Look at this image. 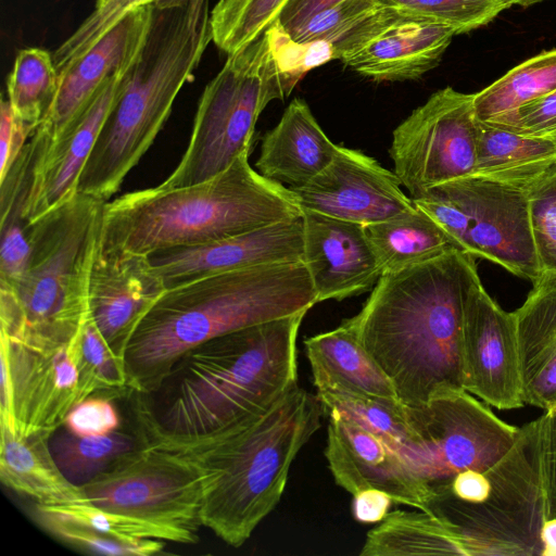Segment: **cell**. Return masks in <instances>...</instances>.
I'll return each mask as SVG.
<instances>
[{"mask_svg":"<svg viewBox=\"0 0 556 556\" xmlns=\"http://www.w3.org/2000/svg\"><path fill=\"white\" fill-rule=\"evenodd\" d=\"M455 31L433 23H405L344 56L341 61L376 81L418 79L435 67Z\"/></svg>","mask_w":556,"mask_h":556,"instance_id":"cell-25","label":"cell"},{"mask_svg":"<svg viewBox=\"0 0 556 556\" xmlns=\"http://www.w3.org/2000/svg\"><path fill=\"white\" fill-rule=\"evenodd\" d=\"M306 311L232 331L188 350L150 394L136 393V431L195 440L256 416L298 384Z\"/></svg>","mask_w":556,"mask_h":556,"instance_id":"cell-2","label":"cell"},{"mask_svg":"<svg viewBox=\"0 0 556 556\" xmlns=\"http://www.w3.org/2000/svg\"><path fill=\"white\" fill-rule=\"evenodd\" d=\"M303 263L317 301H341L371 291L383 275L365 225L302 210Z\"/></svg>","mask_w":556,"mask_h":556,"instance_id":"cell-22","label":"cell"},{"mask_svg":"<svg viewBox=\"0 0 556 556\" xmlns=\"http://www.w3.org/2000/svg\"><path fill=\"white\" fill-rule=\"evenodd\" d=\"M296 85L282 72L265 30L227 55L205 86L188 147L164 189L195 185L227 169L250 152L255 124L273 100H283Z\"/></svg>","mask_w":556,"mask_h":556,"instance_id":"cell-9","label":"cell"},{"mask_svg":"<svg viewBox=\"0 0 556 556\" xmlns=\"http://www.w3.org/2000/svg\"><path fill=\"white\" fill-rule=\"evenodd\" d=\"M35 131L17 117L10 101L0 103V180H2Z\"/></svg>","mask_w":556,"mask_h":556,"instance_id":"cell-44","label":"cell"},{"mask_svg":"<svg viewBox=\"0 0 556 556\" xmlns=\"http://www.w3.org/2000/svg\"><path fill=\"white\" fill-rule=\"evenodd\" d=\"M132 67L113 77L58 138L51 139L38 129L30 137L34 164L25 208L30 225L77 194L83 168Z\"/></svg>","mask_w":556,"mask_h":556,"instance_id":"cell-17","label":"cell"},{"mask_svg":"<svg viewBox=\"0 0 556 556\" xmlns=\"http://www.w3.org/2000/svg\"><path fill=\"white\" fill-rule=\"evenodd\" d=\"M527 191L542 274H556V164L535 178Z\"/></svg>","mask_w":556,"mask_h":556,"instance_id":"cell-41","label":"cell"},{"mask_svg":"<svg viewBox=\"0 0 556 556\" xmlns=\"http://www.w3.org/2000/svg\"><path fill=\"white\" fill-rule=\"evenodd\" d=\"M317 303L303 262L219 273L166 289L128 342L127 388L150 394L188 350L232 331L308 312Z\"/></svg>","mask_w":556,"mask_h":556,"instance_id":"cell-4","label":"cell"},{"mask_svg":"<svg viewBox=\"0 0 556 556\" xmlns=\"http://www.w3.org/2000/svg\"><path fill=\"white\" fill-rule=\"evenodd\" d=\"M546 413L545 490L548 519L556 517V414Z\"/></svg>","mask_w":556,"mask_h":556,"instance_id":"cell-48","label":"cell"},{"mask_svg":"<svg viewBox=\"0 0 556 556\" xmlns=\"http://www.w3.org/2000/svg\"><path fill=\"white\" fill-rule=\"evenodd\" d=\"M165 290L148 255L98 250L89 279V314L124 363L132 333Z\"/></svg>","mask_w":556,"mask_h":556,"instance_id":"cell-21","label":"cell"},{"mask_svg":"<svg viewBox=\"0 0 556 556\" xmlns=\"http://www.w3.org/2000/svg\"><path fill=\"white\" fill-rule=\"evenodd\" d=\"M394 172L362 151L338 144L332 161L292 192L302 210L368 225L414 207Z\"/></svg>","mask_w":556,"mask_h":556,"instance_id":"cell-16","label":"cell"},{"mask_svg":"<svg viewBox=\"0 0 556 556\" xmlns=\"http://www.w3.org/2000/svg\"><path fill=\"white\" fill-rule=\"evenodd\" d=\"M532 283L513 315L523 401L545 412L556 402V274L543 273Z\"/></svg>","mask_w":556,"mask_h":556,"instance_id":"cell-24","label":"cell"},{"mask_svg":"<svg viewBox=\"0 0 556 556\" xmlns=\"http://www.w3.org/2000/svg\"><path fill=\"white\" fill-rule=\"evenodd\" d=\"M329 417L325 456L336 483L354 495L378 489L396 504L427 509L433 497L420 468L379 437L338 412Z\"/></svg>","mask_w":556,"mask_h":556,"instance_id":"cell-15","label":"cell"},{"mask_svg":"<svg viewBox=\"0 0 556 556\" xmlns=\"http://www.w3.org/2000/svg\"><path fill=\"white\" fill-rule=\"evenodd\" d=\"M485 123L528 137L556 140V89Z\"/></svg>","mask_w":556,"mask_h":556,"instance_id":"cell-42","label":"cell"},{"mask_svg":"<svg viewBox=\"0 0 556 556\" xmlns=\"http://www.w3.org/2000/svg\"><path fill=\"white\" fill-rule=\"evenodd\" d=\"M81 489L97 506L181 531L199 542L202 478L180 453L141 442Z\"/></svg>","mask_w":556,"mask_h":556,"instance_id":"cell-10","label":"cell"},{"mask_svg":"<svg viewBox=\"0 0 556 556\" xmlns=\"http://www.w3.org/2000/svg\"><path fill=\"white\" fill-rule=\"evenodd\" d=\"M106 1H109V0H97L96 5L103 4V3H105Z\"/></svg>","mask_w":556,"mask_h":556,"instance_id":"cell-52","label":"cell"},{"mask_svg":"<svg viewBox=\"0 0 556 556\" xmlns=\"http://www.w3.org/2000/svg\"><path fill=\"white\" fill-rule=\"evenodd\" d=\"M546 427V412L520 427L510 450L495 464L491 490L478 502L433 498L427 509L437 555L541 556L547 519Z\"/></svg>","mask_w":556,"mask_h":556,"instance_id":"cell-8","label":"cell"},{"mask_svg":"<svg viewBox=\"0 0 556 556\" xmlns=\"http://www.w3.org/2000/svg\"><path fill=\"white\" fill-rule=\"evenodd\" d=\"M304 348L317 392L345 391L399 399L392 381L343 323L306 338Z\"/></svg>","mask_w":556,"mask_h":556,"instance_id":"cell-26","label":"cell"},{"mask_svg":"<svg viewBox=\"0 0 556 556\" xmlns=\"http://www.w3.org/2000/svg\"><path fill=\"white\" fill-rule=\"evenodd\" d=\"M420 23L386 0H344L318 12L290 33L298 42L326 40L342 60L388 29Z\"/></svg>","mask_w":556,"mask_h":556,"instance_id":"cell-28","label":"cell"},{"mask_svg":"<svg viewBox=\"0 0 556 556\" xmlns=\"http://www.w3.org/2000/svg\"><path fill=\"white\" fill-rule=\"evenodd\" d=\"M420 23L451 27L456 35L489 24L509 9L505 0H386Z\"/></svg>","mask_w":556,"mask_h":556,"instance_id":"cell-38","label":"cell"},{"mask_svg":"<svg viewBox=\"0 0 556 556\" xmlns=\"http://www.w3.org/2000/svg\"><path fill=\"white\" fill-rule=\"evenodd\" d=\"M8 350L14 386L16 433H53L84 400L79 372V332L67 344L35 350L0 336Z\"/></svg>","mask_w":556,"mask_h":556,"instance_id":"cell-19","label":"cell"},{"mask_svg":"<svg viewBox=\"0 0 556 556\" xmlns=\"http://www.w3.org/2000/svg\"><path fill=\"white\" fill-rule=\"evenodd\" d=\"M508 7L511 5H521V7H529L538 2H542L544 0H505Z\"/></svg>","mask_w":556,"mask_h":556,"instance_id":"cell-50","label":"cell"},{"mask_svg":"<svg viewBox=\"0 0 556 556\" xmlns=\"http://www.w3.org/2000/svg\"><path fill=\"white\" fill-rule=\"evenodd\" d=\"M79 372L84 400L97 392L127 388L125 363L102 337L90 314L79 331Z\"/></svg>","mask_w":556,"mask_h":556,"instance_id":"cell-39","label":"cell"},{"mask_svg":"<svg viewBox=\"0 0 556 556\" xmlns=\"http://www.w3.org/2000/svg\"><path fill=\"white\" fill-rule=\"evenodd\" d=\"M210 2L153 4L141 53L99 132L77 193L108 202L152 146L212 41Z\"/></svg>","mask_w":556,"mask_h":556,"instance_id":"cell-6","label":"cell"},{"mask_svg":"<svg viewBox=\"0 0 556 556\" xmlns=\"http://www.w3.org/2000/svg\"><path fill=\"white\" fill-rule=\"evenodd\" d=\"M405 406L430 459L434 495L458 472L495 464L510 450L520 429L465 390Z\"/></svg>","mask_w":556,"mask_h":556,"instance_id":"cell-12","label":"cell"},{"mask_svg":"<svg viewBox=\"0 0 556 556\" xmlns=\"http://www.w3.org/2000/svg\"><path fill=\"white\" fill-rule=\"evenodd\" d=\"M545 412H551V413L556 414V402L552 405V407L548 410H545Z\"/></svg>","mask_w":556,"mask_h":556,"instance_id":"cell-51","label":"cell"},{"mask_svg":"<svg viewBox=\"0 0 556 556\" xmlns=\"http://www.w3.org/2000/svg\"><path fill=\"white\" fill-rule=\"evenodd\" d=\"M43 506L72 522L123 540L156 539L181 544L197 543L192 536L181 531L109 510L89 501Z\"/></svg>","mask_w":556,"mask_h":556,"instance_id":"cell-36","label":"cell"},{"mask_svg":"<svg viewBox=\"0 0 556 556\" xmlns=\"http://www.w3.org/2000/svg\"><path fill=\"white\" fill-rule=\"evenodd\" d=\"M106 201L77 193L31 225L24 273L0 280V336L35 350L71 342L88 314V289Z\"/></svg>","mask_w":556,"mask_h":556,"instance_id":"cell-7","label":"cell"},{"mask_svg":"<svg viewBox=\"0 0 556 556\" xmlns=\"http://www.w3.org/2000/svg\"><path fill=\"white\" fill-rule=\"evenodd\" d=\"M365 231L383 274L459 250L447 232L415 204L397 216L365 225Z\"/></svg>","mask_w":556,"mask_h":556,"instance_id":"cell-31","label":"cell"},{"mask_svg":"<svg viewBox=\"0 0 556 556\" xmlns=\"http://www.w3.org/2000/svg\"><path fill=\"white\" fill-rule=\"evenodd\" d=\"M249 154L205 181L156 186L106 202L99 250L150 255L302 216L292 190L253 169Z\"/></svg>","mask_w":556,"mask_h":556,"instance_id":"cell-5","label":"cell"},{"mask_svg":"<svg viewBox=\"0 0 556 556\" xmlns=\"http://www.w3.org/2000/svg\"><path fill=\"white\" fill-rule=\"evenodd\" d=\"M303 217L195 245L177 247L149 256L166 289L242 268L303 262Z\"/></svg>","mask_w":556,"mask_h":556,"instance_id":"cell-18","label":"cell"},{"mask_svg":"<svg viewBox=\"0 0 556 556\" xmlns=\"http://www.w3.org/2000/svg\"><path fill=\"white\" fill-rule=\"evenodd\" d=\"M478 280L476 257L454 249L384 273L362 309L342 321L392 381L403 404L417 406L465 390V306Z\"/></svg>","mask_w":556,"mask_h":556,"instance_id":"cell-1","label":"cell"},{"mask_svg":"<svg viewBox=\"0 0 556 556\" xmlns=\"http://www.w3.org/2000/svg\"><path fill=\"white\" fill-rule=\"evenodd\" d=\"M344 0H288L281 9L277 22L292 33L314 14L332 8Z\"/></svg>","mask_w":556,"mask_h":556,"instance_id":"cell-46","label":"cell"},{"mask_svg":"<svg viewBox=\"0 0 556 556\" xmlns=\"http://www.w3.org/2000/svg\"><path fill=\"white\" fill-rule=\"evenodd\" d=\"M478 126L473 93L452 87L432 93L397 125L389 154L412 199L475 174Z\"/></svg>","mask_w":556,"mask_h":556,"instance_id":"cell-11","label":"cell"},{"mask_svg":"<svg viewBox=\"0 0 556 556\" xmlns=\"http://www.w3.org/2000/svg\"><path fill=\"white\" fill-rule=\"evenodd\" d=\"M59 85L53 56L41 48L20 50L7 78L8 100L34 131L47 114Z\"/></svg>","mask_w":556,"mask_h":556,"instance_id":"cell-34","label":"cell"},{"mask_svg":"<svg viewBox=\"0 0 556 556\" xmlns=\"http://www.w3.org/2000/svg\"><path fill=\"white\" fill-rule=\"evenodd\" d=\"M324 415L317 393L296 384L265 412L219 433L195 440L139 438L194 464L202 478L203 527L239 547L278 505L294 458Z\"/></svg>","mask_w":556,"mask_h":556,"instance_id":"cell-3","label":"cell"},{"mask_svg":"<svg viewBox=\"0 0 556 556\" xmlns=\"http://www.w3.org/2000/svg\"><path fill=\"white\" fill-rule=\"evenodd\" d=\"M337 147L307 103L294 98L278 124L263 137L255 166L265 178L298 189L332 161Z\"/></svg>","mask_w":556,"mask_h":556,"instance_id":"cell-23","label":"cell"},{"mask_svg":"<svg viewBox=\"0 0 556 556\" xmlns=\"http://www.w3.org/2000/svg\"><path fill=\"white\" fill-rule=\"evenodd\" d=\"M121 417L113 402L104 396L90 395L67 414L63 427L79 437H99L119 429Z\"/></svg>","mask_w":556,"mask_h":556,"instance_id":"cell-43","label":"cell"},{"mask_svg":"<svg viewBox=\"0 0 556 556\" xmlns=\"http://www.w3.org/2000/svg\"><path fill=\"white\" fill-rule=\"evenodd\" d=\"M177 1L179 0H109L94 5L93 11L52 53L56 71H64L85 54L127 11L143 4L167 5Z\"/></svg>","mask_w":556,"mask_h":556,"instance_id":"cell-40","label":"cell"},{"mask_svg":"<svg viewBox=\"0 0 556 556\" xmlns=\"http://www.w3.org/2000/svg\"><path fill=\"white\" fill-rule=\"evenodd\" d=\"M464 389L497 409L526 405L513 313L504 311L478 280L465 306Z\"/></svg>","mask_w":556,"mask_h":556,"instance_id":"cell-14","label":"cell"},{"mask_svg":"<svg viewBox=\"0 0 556 556\" xmlns=\"http://www.w3.org/2000/svg\"><path fill=\"white\" fill-rule=\"evenodd\" d=\"M394 501L378 489H365L353 495L352 514L361 523H379L390 513Z\"/></svg>","mask_w":556,"mask_h":556,"instance_id":"cell-45","label":"cell"},{"mask_svg":"<svg viewBox=\"0 0 556 556\" xmlns=\"http://www.w3.org/2000/svg\"><path fill=\"white\" fill-rule=\"evenodd\" d=\"M153 8L143 4L127 11L94 46L59 74L55 96L38 130L58 138L113 77L135 65L149 33Z\"/></svg>","mask_w":556,"mask_h":556,"instance_id":"cell-20","label":"cell"},{"mask_svg":"<svg viewBox=\"0 0 556 556\" xmlns=\"http://www.w3.org/2000/svg\"><path fill=\"white\" fill-rule=\"evenodd\" d=\"M34 520L63 543L78 549L111 556H151L163 552V540L142 539L128 541L100 533L72 522L40 504L31 509Z\"/></svg>","mask_w":556,"mask_h":556,"instance_id":"cell-37","label":"cell"},{"mask_svg":"<svg viewBox=\"0 0 556 556\" xmlns=\"http://www.w3.org/2000/svg\"><path fill=\"white\" fill-rule=\"evenodd\" d=\"M288 0H219L211 10L212 41L227 55L271 27Z\"/></svg>","mask_w":556,"mask_h":556,"instance_id":"cell-35","label":"cell"},{"mask_svg":"<svg viewBox=\"0 0 556 556\" xmlns=\"http://www.w3.org/2000/svg\"><path fill=\"white\" fill-rule=\"evenodd\" d=\"M325 415L339 414L372 432L410 458L431 485V465L420 437L413 428L406 406L399 399L377 397L345 391L317 392ZM432 489V488H431Z\"/></svg>","mask_w":556,"mask_h":556,"instance_id":"cell-30","label":"cell"},{"mask_svg":"<svg viewBox=\"0 0 556 556\" xmlns=\"http://www.w3.org/2000/svg\"><path fill=\"white\" fill-rule=\"evenodd\" d=\"M467 216V253L532 282L542 276L527 188L476 175L433 187Z\"/></svg>","mask_w":556,"mask_h":556,"instance_id":"cell-13","label":"cell"},{"mask_svg":"<svg viewBox=\"0 0 556 556\" xmlns=\"http://www.w3.org/2000/svg\"><path fill=\"white\" fill-rule=\"evenodd\" d=\"M541 556H556V517L544 521L541 530Z\"/></svg>","mask_w":556,"mask_h":556,"instance_id":"cell-49","label":"cell"},{"mask_svg":"<svg viewBox=\"0 0 556 556\" xmlns=\"http://www.w3.org/2000/svg\"><path fill=\"white\" fill-rule=\"evenodd\" d=\"M0 428L16 433L14 386L5 345L0 342Z\"/></svg>","mask_w":556,"mask_h":556,"instance_id":"cell-47","label":"cell"},{"mask_svg":"<svg viewBox=\"0 0 556 556\" xmlns=\"http://www.w3.org/2000/svg\"><path fill=\"white\" fill-rule=\"evenodd\" d=\"M556 164V140L519 135L480 122L473 175L527 188Z\"/></svg>","mask_w":556,"mask_h":556,"instance_id":"cell-29","label":"cell"},{"mask_svg":"<svg viewBox=\"0 0 556 556\" xmlns=\"http://www.w3.org/2000/svg\"><path fill=\"white\" fill-rule=\"evenodd\" d=\"M65 429V428H64ZM141 445L137 434L119 429L105 435L79 437L66 429L50 438L52 456L63 475L74 484L84 485Z\"/></svg>","mask_w":556,"mask_h":556,"instance_id":"cell-33","label":"cell"},{"mask_svg":"<svg viewBox=\"0 0 556 556\" xmlns=\"http://www.w3.org/2000/svg\"><path fill=\"white\" fill-rule=\"evenodd\" d=\"M556 89V49L543 51L473 93L478 121L495 119Z\"/></svg>","mask_w":556,"mask_h":556,"instance_id":"cell-32","label":"cell"},{"mask_svg":"<svg viewBox=\"0 0 556 556\" xmlns=\"http://www.w3.org/2000/svg\"><path fill=\"white\" fill-rule=\"evenodd\" d=\"M52 433L28 435L0 428V479L15 493L41 505L87 502L81 486L72 483L55 463L51 450Z\"/></svg>","mask_w":556,"mask_h":556,"instance_id":"cell-27","label":"cell"}]
</instances>
